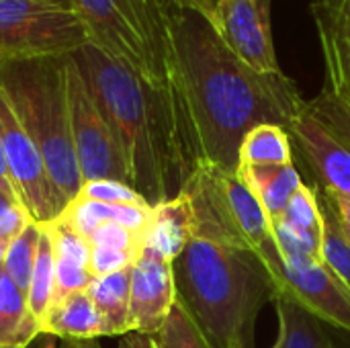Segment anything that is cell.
Instances as JSON below:
<instances>
[{"mask_svg": "<svg viewBox=\"0 0 350 348\" xmlns=\"http://www.w3.org/2000/svg\"><path fill=\"white\" fill-rule=\"evenodd\" d=\"M168 66L205 164L234 172L244 135L260 123L287 129L306 98L291 78L260 74L242 62L203 14L172 8L166 16Z\"/></svg>", "mask_w": 350, "mask_h": 348, "instance_id": "obj_1", "label": "cell"}, {"mask_svg": "<svg viewBox=\"0 0 350 348\" xmlns=\"http://www.w3.org/2000/svg\"><path fill=\"white\" fill-rule=\"evenodd\" d=\"M195 226L172 263L176 302L211 348H254V324L279 297L273 275L256 250L226 217L203 164L187 183Z\"/></svg>", "mask_w": 350, "mask_h": 348, "instance_id": "obj_2", "label": "cell"}, {"mask_svg": "<svg viewBox=\"0 0 350 348\" xmlns=\"http://www.w3.org/2000/svg\"><path fill=\"white\" fill-rule=\"evenodd\" d=\"M68 57L6 59L0 64V90L41 152L62 211L84 185L72 139Z\"/></svg>", "mask_w": 350, "mask_h": 348, "instance_id": "obj_3", "label": "cell"}, {"mask_svg": "<svg viewBox=\"0 0 350 348\" xmlns=\"http://www.w3.org/2000/svg\"><path fill=\"white\" fill-rule=\"evenodd\" d=\"M90 45L125 62L158 88H170L166 23L144 0H70Z\"/></svg>", "mask_w": 350, "mask_h": 348, "instance_id": "obj_4", "label": "cell"}, {"mask_svg": "<svg viewBox=\"0 0 350 348\" xmlns=\"http://www.w3.org/2000/svg\"><path fill=\"white\" fill-rule=\"evenodd\" d=\"M90 43L88 31L64 0H0V57H68Z\"/></svg>", "mask_w": 350, "mask_h": 348, "instance_id": "obj_5", "label": "cell"}, {"mask_svg": "<svg viewBox=\"0 0 350 348\" xmlns=\"http://www.w3.org/2000/svg\"><path fill=\"white\" fill-rule=\"evenodd\" d=\"M322 189L350 197V113L330 94L306 101L287 125Z\"/></svg>", "mask_w": 350, "mask_h": 348, "instance_id": "obj_6", "label": "cell"}, {"mask_svg": "<svg viewBox=\"0 0 350 348\" xmlns=\"http://www.w3.org/2000/svg\"><path fill=\"white\" fill-rule=\"evenodd\" d=\"M68 98H70V121L76 160L82 172V180H121L131 187L129 168L123 150L92 101L78 66L72 55L68 57Z\"/></svg>", "mask_w": 350, "mask_h": 348, "instance_id": "obj_7", "label": "cell"}, {"mask_svg": "<svg viewBox=\"0 0 350 348\" xmlns=\"http://www.w3.org/2000/svg\"><path fill=\"white\" fill-rule=\"evenodd\" d=\"M260 258L273 275L279 295L293 299L320 322L350 334V285L326 260L287 263L277 244Z\"/></svg>", "mask_w": 350, "mask_h": 348, "instance_id": "obj_8", "label": "cell"}, {"mask_svg": "<svg viewBox=\"0 0 350 348\" xmlns=\"http://www.w3.org/2000/svg\"><path fill=\"white\" fill-rule=\"evenodd\" d=\"M0 139L4 148L6 168L12 189L31 219L37 224H49L62 213V205L53 191L47 166L35 142L29 137L10 103L0 90Z\"/></svg>", "mask_w": 350, "mask_h": 348, "instance_id": "obj_9", "label": "cell"}, {"mask_svg": "<svg viewBox=\"0 0 350 348\" xmlns=\"http://www.w3.org/2000/svg\"><path fill=\"white\" fill-rule=\"evenodd\" d=\"M217 31L260 74H281L271 29V0H215Z\"/></svg>", "mask_w": 350, "mask_h": 348, "instance_id": "obj_10", "label": "cell"}, {"mask_svg": "<svg viewBox=\"0 0 350 348\" xmlns=\"http://www.w3.org/2000/svg\"><path fill=\"white\" fill-rule=\"evenodd\" d=\"M176 304L172 263L150 246H144L131 265L129 320L131 332L156 336Z\"/></svg>", "mask_w": 350, "mask_h": 348, "instance_id": "obj_11", "label": "cell"}, {"mask_svg": "<svg viewBox=\"0 0 350 348\" xmlns=\"http://www.w3.org/2000/svg\"><path fill=\"white\" fill-rule=\"evenodd\" d=\"M279 254L287 263L324 260V213L318 189L301 185L283 217L271 226Z\"/></svg>", "mask_w": 350, "mask_h": 348, "instance_id": "obj_12", "label": "cell"}, {"mask_svg": "<svg viewBox=\"0 0 350 348\" xmlns=\"http://www.w3.org/2000/svg\"><path fill=\"white\" fill-rule=\"evenodd\" d=\"M312 14L326 66L324 92L350 113V0H314Z\"/></svg>", "mask_w": 350, "mask_h": 348, "instance_id": "obj_13", "label": "cell"}, {"mask_svg": "<svg viewBox=\"0 0 350 348\" xmlns=\"http://www.w3.org/2000/svg\"><path fill=\"white\" fill-rule=\"evenodd\" d=\"M55 254V293L53 302L68 297L70 293L84 291L94 281L90 273V244L84 236H80L64 217H55L45 224ZM51 302V304H53Z\"/></svg>", "mask_w": 350, "mask_h": 348, "instance_id": "obj_14", "label": "cell"}, {"mask_svg": "<svg viewBox=\"0 0 350 348\" xmlns=\"http://www.w3.org/2000/svg\"><path fill=\"white\" fill-rule=\"evenodd\" d=\"M193 226V203L191 197L183 191L178 197L162 201L152 209V219L146 232V246L174 263L191 240Z\"/></svg>", "mask_w": 350, "mask_h": 348, "instance_id": "obj_15", "label": "cell"}, {"mask_svg": "<svg viewBox=\"0 0 350 348\" xmlns=\"http://www.w3.org/2000/svg\"><path fill=\"white\" fill-rule=\"evenodd\" d=\"M41 334H51L59 340H96L105 336L103 316L86 289L76 291L49 306L41 322Z\"/></svg>", "mask_w": 350, "mask_h": 348, "instance_id": "obj_16", "label": "cell"}, {"mask_svg": "<svg viewBox=\"0 0 350 348\" xmlns=\"http://www.w3.org/2000/svg\"><path fill=\"white\" fill-rule=\"evenodd\" d=\"M236 172L242 178V183L254 193L258 203L262 205L271 226L283 217L291 197L304 185L293 164L289 166H238Z\"/></svg>", "mask_w": 350, "mask_h": 348, "instance_id": "obj_17", "label": "cell"}, {"mask_svg": "<svg viewBox=\"0 0 350 348\" xmlns=\"http://www.w3.org/2000/svg\"><path fill=\"white\" fill-rule=\"evenodd\" d=\"M154 207H121V205H107L90 199L76 197L72 203L66 205V209L59 213L80 236L88 238L92 230L103 222H115L121 224L133 232L146 234L150 219H152Z\"/></svg>", "mask_w": 350, "mask_h": 348, "instance_id": "obj_18", "label": "cell"}, {"mask_svg": "<svg viewBox=\"0 0 350 348\" xmlns=\"http://www.w3.org/2000/svg\"><path fill=\"white\" fill-rule=\"evenodd\" d=\"M129 289H131V267L105 277H96L88 285L86 291L103 316L105 336H125L131 332Z\"/></svg>", "mask_w": 350, "mask_h": 348, "instance_id": "obj_19", "label": "cell"}, {"mask_svg": "<svg viewBox=\"0 0 350 348\" xmlns=\"http://www.w3.org/2000/svg\"><path fill=\"white\" fill-rule=\"evenodd\" d=\"M273 304L277 308V338L271 348H334L314 314L285 295H279Z\"/></svg>", "mask_w": 350, "mask_h": 348, "instance_id": "obj_20", "label": "cell"}, {"mask_svg": "<svg viewBox=\"0 0 350 348\" xmlns=\"http://www.w3.org/2000/svg\"><path fill=\"white\" fill-rule=\"evenodd\" d=\"M39 334L41 326L33 318L27 297L0 271V348H29Z\"/></svg>", "mask_w": 350, "mask_h": 348, "instance_id": "obj_21", "label": "cell"}, {"mask_svg": "<svg viewBox=\"0 0 350 348\" xmlns=\"http://www.w3.org/2000/svg\"><path fill=\"white\" fill-rule=\"evenodd\" d=\"M293 164L291 135L283 125L260 123L252 127L238 152V166H289Z\"/></svg>", "mask_w": 350, "mask_h": 348, "instance_id": "obj_22", "label": "cell"}, {"mask_svg": "<svg viewBox=\"0 0 350 348\" xmlns=\"http://www.w3.org/2000/svg\"><path fill=\"white\" fill-rule=\"evenodd\" d=\"M55 293V254H53V240L47 230V226H41V238L37 248V258L31 275V285L27 291V304L33 314V318L43 322Z\"/></svg>", "mask_w": 350, "mask_h": 348, "instance_id": "obj_23", "label": "cell"}, {"mask_svg": "<svg viewBox=\"0 0 350 348\" xmlns=\"http://www.w3.org/2000/svg\"><path fill=\"white\" fill-rule=\"evenodd\" d=\"M39 238H41V224L29 222V226L6 248L4 273L21 289V293L25 297H27V291L31 285V275H33V267H35V258H37Z\"/></svg>", "mask_w": 350, "mask_h": 348, "instance_id": "obj_24", "label": "cell"}, {"mask_svg": "<svg viewBox=\"0 0 350 348\" xmlns=\"http://www.w3.org/2000/svg\"><path fill=\"white\" fill-rule=\"evenodd\" d=\"M318 199L324 213V260L350 285V240L322 191H318Z\"/></svg>", "mask_w": 350, "mask_h": 348, "instance_id": "obj_25", "label": "cell"}, {"mask_svg": "<svg viewBox=\"0 0 350 348\" xmlns=\"http://www.w3.org/2000/svg\"><path fill=\"white\" fill-rule=\"evenodd\" d=\"M158 348H211L197 324L176 302L170 310L164 326L154 336Z\"/></svg>", "mask_w": 350, "mask_h": 348, "instance_id": "obj_26", "label": "cell"}, {"mask_svg": "<svg viewBox=\"0 0 350 348\" xmlns=\"http://www.w3.org/2000/svg\"><path fill=\"white\" fill-rule=\"evenodd\" d=\"M78 197L107 203V205H121V207H150V203L129 185L121 180H88L82 185Z\"/></svg>", "mask_w": 350, "mask_h": 348, "instance_id": "obj_27", "label": "cell"}, {"mask_svg": "<svg viewBox=\"0 0 350 348\" xmlns=\"http://www.w3.org/2000/svg\"><path fill=\"white\" fill-rule=\"evenodd\" d=\"M86 240H88L90 246L117 248V250L131 252L135 256H139L144 246H146V234L133 232V230H129V228H125L121 224H115V222L98 224Z\"/></svg>", "mask_w": 350, "mask_h": 348, "instance_id": "obj_28", "label": "cell"}, {"mask_svg": "<svg viewBox=\"0 0 350 348\" xmlns=\"http://www.w3.org/2000/svg\"><path fill=\"white\" fill-rule=\"evenodd\" d=\"M29 222L33 219L14 189L0 185V242L10 244L29 226Z\"/></svg>", "mask_w": 350, "mask_h": 348, "instance_id": "obj_29", "label": "cell"}, {"mask_svg": "<svg viewBox=\"0 0 350 348\" xmlns=\"http://www.w3.org/2000/svg\"><path fill=\"white\" fill-rule=\"evenodd\" d=\"M137 260L135 254L117 250V248H107V246H90V273L92 277H105L123 269H129Z\"/></svg>", "mask_w": 350, "mask_h": 348, "instance_id": "obj_30", "label": "cell"}, {"mask_svg": "<svg viewBox=\"0 0 350 348\" xmlns=\"http://www.w3.org/2000/svg\"><path fill=\"white\" fill-rule=\"evenodd\" d=\"M322 193L330 201V205H332V209H334V213L338 217V224H340L342 232L347 234V238L350 240V197L332 193V191H326V189H322Z\"/></svg>", "mask_w": 350, "mask_h": 348, "instance_id": "obj_31", "label": "cell"}, {"mask_svg": "<svg viewBox=\"0 0 350 348\" xmlns=\"http://www.w3.org/2000/svg\"><path fill=\"white\" fill-rule=\"evenodd\" d=\"M174 8H187L203 14L209 23L217 27V12H215V0H170Z\"/></svg>", "mask_w": 350, "mask_h": 348, "instance_id": "obj_32", "label": "cell"}, {"mask_svg": "<svg viewBox=\"0 0 350 348\" xmlns=\"http://www.w3.org/2000/svg\"><path fill=\"white\" fill-rule=\"evenodd\" d=\"M119 348H158V345H156V338L150 334L129 332L121 338Z\"/></svg>", "mask_w": 350, "mask_h": 348, "instance_id": "obj_33", "label": "cell"}, {"mask_svg": "<svg viewBox=\"0 0 350 348\" xmlns=\"http://www.w3.org/2000/svg\"><path fill=\"white\" fill-rule=\"evenodd\" d=\"M144 2H146V4H148V6H150V8H152V10H154L162 21H164V23H166L168 12L174 8L170 0H144Z\"/></svg>", "mask_w": 350, "mask_h": 348, "instance_id": "obj_34", "label": "cell"}, {"mask_svg": "<svg viewBox=\"0 0 350 348\" xmlns=\"http://www.w3.org/2000/svg\"><path fill=\"white\" fill-rule=\"evenodd\" d=\"M57 348H100L98 340H74V338H62Z\"/></svg>", "mask_w": 350, "mask_h": 348, "instance_id": "obj_35", "label": "cell"}, {"mask_svg": "<svg viewBox=\"0 0 350 348\" xmlns=\"http://www.w3.org/2000/svg\"><path fill=\"white\" fill-rule=\"evenodd\" d=\"M0 185H4V187H12L10 176H8V168H6V158H4L2 139H0Z\"/></svg>", "mask_w": 350, "mask_h": 348, "instance_id": "obj_36", "label": "cell"}, {"mask_svg": "<svg viewBox=\"0 0 350 348\" xmlns=\"http://www.w3.org/2000/svg\"><path fill=\"white\" fill-rule=\"evenodd\" d=\"M59 338L51 336V334H41V340L37 343V348H57Z\"/></svg>", "mask_w": 350, "mask_h": 348, "instance_id": "obj_37", "label": "cell"}, {"mask_svg": "<svg viewBox=\"0 0 350 348\" xmlns=\"http://www.w3.org/2000/svg\"><path fill=\"white\" fill-rule=\"evenodd\" d=\"M6 248H8V244L0 242V271H4V258H6Z\"/></svg>", "mask_w": 350, "mask_h": 348, "instance_id": "obj_38", "label": "cell"}, {"mask_svg": "<svg viewBox=\"0 0 350 348\" xmlns=\"http://www.w3.org/2000/svg\"><path fill=\"white\" fill-rule=\"evenodd\" d=\"M0 64H2V57H0Z\"/></svg>", "mask_w": 350, "mask_h": 348, "instance_id": "obj_39", "label": "cell"}, {"mask_svg": "<svg viewBox=\"0 0 350 348\" xmlns=\"http://www.w3.org/2000/svg\"><path fill=\"white\" fill-rule=\"evenodd\" d=\"M64 2H70V0H64Z\"/></svg>", "mask_w": 350, "mask_h": 348, "instance_id": "obj_40", "label": "cell"}]
</instances>
